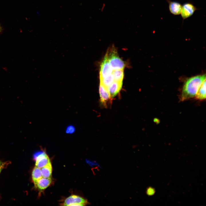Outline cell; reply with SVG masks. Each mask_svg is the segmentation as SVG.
Returning <instances> with one entry per match:
<instances>
[{"instance_id": "9c48e42d", "label": "cell", "mask_w": 206, "mask_h": 206, "mask_svg": "<svg viewBox=\"0 0 206 206\" xmlns=\"http://www.w3.org/2000/svg\"><path fill=\"white\" fill-rule=\"evenodd\" d=\"M167 1L169 3V11L172 14L175 15L181 14L182 5L179 2L170 0H167Z\"/></svg>"}, {"instance_id": "2e32d148", "label": "cell", "mask_w": 206, "mask_h": 206, "mask_svg": "<svg viewBox=\"0 0 206 206\" xmlns=\"http://www.w3.org/2000/svg\"><path fill=\"white\" fill-rule=\"evenodd\" d=\"M155 193V190L153 188L149 187L146 189V194L148 196L153 195Z\"/></svg>"}, {"instance_id": "ac0fdd59", "label": "cell", "mask_w": 206, "mask_h": 206, "mask_svg": "<svg viewBox=\"0 0 206 206\" xmlns=\"http://www.w3.org/2000/svg\"><path fill=\"white\" fill-rule=\"evenodd\" d=\"M75 130V128L73 126H69L66 128V131L67 133L71 134L73 133Z\"/></svg>"}, {"instance_id": "e0dca14e", "label": "cell", "mask_w": 206, "mask_h": 206, "mask_svg": "<svg viewBox=\"0 0 206 206\" xmlns=\"http://www.w3.org/2000/svg\"><path fill=\"white\" fill-rule=\"evenodd\" d=\"M9 163V162H3L0 160V173L2 170L6 167Z\"/></svg>"}, {"instance_id": "ffe728a7", "label": "cell", "mask_w": 206, "mask_h": 206, "mask_svg": "<svg viewBox=\"0 0 206 206\" xmlns=\"http://www.w3.org/2000/svg\"><path fill=\"white\" fill-rule=\"evenodd\" d=\"M1 26H0V31H1Z\"/></svg>"}, {"instance_id": "52a82bcc", "label": "cell", "mask_w": 206, "mask_h": 206, "mask_svg": "<svg viewBox=\"0 0 206 206\" xmlns=\"http://www.w3.org/2000/svg\"><path fill=\"white\" fill-rule=\"evenodd\" d=\"M48 156L44 152H41L36 158L35 166L41 168L50 162Z\"/></svg>"}, {"instance_id": "7a4b0ae2", "label": "cell", "mask_w": 206, "mask_h": 206, "mask_svg": "<svg viewBox=\"0 0 206 206\" xmlns=\"http://www.w3.org/2000/svg\"><path fill=\"white\" fill-rule=\"evenodd\" d=\"M109 53H106L109 62L113 70L124 69L125 64L124 61L118 56L116 51L114 48L112 49Z\"/></svg>"}, {"instance_id": "30bf717a", "label": "cell", "mask_w": 206, "mask_h": 206, "mask_svg": "<svg viewBox=\"0 0 206 206\" xmlns=\"http://www.w3.org/2000/svg\"><path fill=\"white\" fill-rule=\"evenodd\" d=\"M52 182L51 178L42 177L39 179L35 185L40 190H44L49 186Z\"/></svg>"}, {"instance_id": "8992f818", "label": "cell", "mask_w": 206, "mask_h": 206, "mask_svg": "<svg viewBox=\"0 0 206 206\" xmlns=\"http://www.w3.org/2000/svg\"><path fill=\"white\" fill-rule=\"evenodd\" d=\"M99 92L101 103L104 106H106L108 101L111 98L108 89L100 83Z\"/></svg>"}, {"instance_id": "3957f363", "label": "cell", "mask_w": 206, "mask_h": 206, "mask_svg": "<svg viewBox=\"0 0 206 206\" xmlns=\"http://www.w3.org/2000/svg\"><path fill=\"white\" fill-rule=\"evenodd\" d=\"M87 200L81 197L72 195L67 198L62 204L63 206H84L88 204Z\"/></svg>"}, {"instance_id": "5b68a950", "label": "cell", "mask_w": 206, "mask_h": 206, "mask_svg": "<svg viewBox=\"0 0 206 206\" xmlns=\"http://www.w3.org/2000/svg\"><path fill=\"white\" fill-rule=\"evenodd\" d=\"M113 71L109 62L107 54L101 63L100 72V79L106 77L111 74Z\"/></svg>"}, {"instance_id": "7c38bea8", "label": "cell", "mask_w": 206, "mask_h": 206, "mask_svg": "<svg viewBox=\"0 0 206 206\" xmlns=\"http://www.w3.org/2000/svg\"><path fill=\"white\" fill-rule=\"evenodd\" d=\"M40 169L42 177L49 178L51 177L52 169L51 162Z\"/></svg>"}, {"instance_id": "5bb4252c", "label": "cell", "mask_w": 206, "mask_h": 206, "mask_svg": "<svg viewBox=\"0 0 206 206\" xmlns=\"http://www.w3.org/2000/svg\"><path fill=\"white\" fill-rule=\"evenodd\" d=\"M112 74L114 80L118 82H122L124 77L123 69L113 70Z\"/></svg>"}, {"instance_id": "4fadbf2b", "label": "cell", "mask_w": 206, "mask_h": 206, "mask_svg": "<svg viewBox=\"0 0 206 206\" xmlns=\"http://www.w3.org/2000/svg\"><path fill=\"white\" fill-rule=\"evenodd\" d=\"M42 177L41 169L35 166L32 173V179L34 185Z\"/></svg>"}, {"instance_id": "8fae6325", "label": "cell", "mask_w": 206, "mask_h": 206, "mask_svg": "<svg viewBox=\"0 0 206 206\" xmlns=\"http://www.w3.org/2000/svg\"><path fill=\"white\" fill-rule=\"evenodd\" d=\"M195 97L198 100H202L206 98V79L202 83L198 89Z\"/></svg>"}, {"instance_id": "277c9868", "label": "cell", "mask_w": 206, "mask_h": 206, "mask_svg": "<svg viewBox=\"0 0 206 206\" xmlns=\"http://www.w3.org/2000/svg\"><path fill=\"white\" fill-rule=\"evenodd\" d=\"M199 9L191 2L184 3L182 5L181 13V16L183 20L192 16L195 12Z\"/></svg>"}, {"instance_id": "6da1fadb", "label": "cell", "mask_w": 206, "mask_h": 206, "mask_svg": "<svg viewBox=\"0 0 206 206\" xmlns=\"http://www.w3.org/2000/svg\"><path fill=\"white\" fill-rule=\"evenodd\" d=\"M206 79L205 74L192 77L188 78L183 85L181 100L183 101L195 97L200 86Z\"/></svg>"}, {"instance_id": "9a60e30c", "label": "cell", "mask_w": 206, "mask_h": 206, "mask_svg": "<svg viewBox=\"0 0 206 206\" xmlns=\"http://www.w3.org/2000/svg\"><path fill=\"white\" fill-rule=\"evenodd\" d=\"M100 79V83L107 88H108L114 81L112 74L106 77Z\"/></svg>"}, {"instance_id": "d6986e66", "label": "cell", "mask_w": 206, "mask_h": 206, "mask_svg": "<svg viewBox=\"0 0 206 206\" xmlns=\"http://www.w3.org/2000/svg\"><path fill=\"white\" fill-rule=\"evenodd\" d=\"M105 6V4H103L102 5V8L101 9V11H102V10H103V9H104V8Z\"/></svg>"}, {"instance_id": "ba28073f", "label": "cell", "mask_w": 206, "mask_h": 206, "mask_svg": "<svg viewBox=\"0 0 206 206\" xmlns=\"http://www.w3.org/2000/svg\"><path fill=\"white\" fill-rule=\"evenodd\" d=\"M122 82H118L114 81L108 88V90L111 98L114 97L121 90Z\"/></svg>"}]
</instances>
